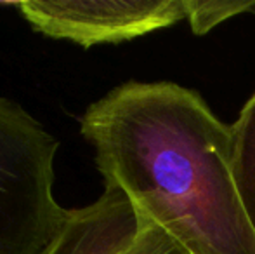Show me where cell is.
Wrapping results in <instances>:
<instances>
[{"instance_id":"cell-3","label":"cell","mask_w":255,"mask_h":254,"mask_svg":"<svg viewBox=\"0 0 255 254\" xmlns=\"http://www.w3.org/2000/svg\"><path fill=\"white\" fill-rule=\"evenodd\" d=\"M14 7L33 30L84 47L120 44L186 19V0H24Z\"/></svg>"},{"instance_id":"cell-7","label":"cell","mask_w":255,"mask_h":254,"mask_svg":"<svg viewBox=\"0 0 255 254\" xmlns=\"http://www.w3.org/2000/svg\"><path fill=\"white\" fill-rule=\"evenodd\" d=\"M255 10V2H219V0H186V19L193 33L205 35L224 21Z\"/></svg>"},{"instance_id":"cell-2","label":"cell","mask_w":255,"mask_h":254,"mask_svg":"<svg viewBox=\"0 0 255 254\" xmlns=\"http://www.w3.org/2000/svg\"><path fill=\"white\" fill-rule=\"evenodd\" d=\"M59 141L19 103L0 96V254H49L73 209L54 197Z\"/></svg>"},{"instance_id":"cell-1","label":"cell","mask_w":255,"mask_h":254,"mask_svg":"<svg viewBox=\"0 0 255 254\" xmlns=\"http://www.w3.org/2000/svg\"><path fill=\"white\" fill-rule=\"evenodd\" d=\"M104 183L189 254H255L229 164V126L174 82H125L85 110Z\"/></svg>"},{"instance_id":"cell-6","label":"cell","mask_w":255,"mask_h":254,"mask_svg":"<svg viewBox=\"0 0 255 254\" xmlns=\"http://www.w3.org/2000/svg\"><path fill=\"white\" fill-rule=\"evenodd\" d=\"M101 254H189L161 227L141 216L130 204Z\"/></svg>"},{"instance_id":"cell-4","label":"cell","mask_w":255,"mask_h":254,"mask_svg":"<svg viewBox=\"0 0 255 254\" xmlns=\"http://www.w3.org/2000/svg\"><path fill=\"white\" fill-rule=\"evenodd\" d=\"M130 204L120 188L104 183V192L96 202L73 209L70 225L49 254H101Z\"/></svg>"},{"instance_id":"cell-5","label":"cell","mask_w":255,"mask_h":254,"mask_svg":"<svg viewBox=\"0 0 255 254\" xmlns=\"http://www.w3.org/2000/svg\"><path fill=\"white\" fill-rule=\"evenodd\" d=\"M229 164L240 200L255 232V92L229 126Z\"/></svg>"}]
</instances>
